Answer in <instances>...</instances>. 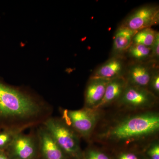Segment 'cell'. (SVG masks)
Wrapping results in <instances>:
<instances>
[{"mask_svg":"<svg viewBox=\"0 0 159 159\" xmlns=\"http://www.w3.org/2000/svg\"><path fill=\"white\" fill-rule=\"evenodd\" d=\"M127 65L125 57H111L94 71L90 78L111 80L124 77Z\"/></svg>","mask_w":159,"mask_h":159,"instance_id":"30bf717a","label":"cell"},{"mask_svg":"<svg viewBox=\"0 0 159 159\" xmlns=\"http://www.w3.org/2000/svg\"><path fill=\"white\" fill-rule=\"evenodd\" d=\"M0 159H11L5 151H0Z\"/></svg>","mask_w":159,"mask_h":159,"instance_id":"7402d4cb","label":"cell"},{"mask_svg":"<svg viewBox=\"0 0 159 159\" xmlns=\"http://www.w3.org/2000/svg\"><path fill=\"white\" fill-rule=\"evenodd\" d=\"M25 127H13L0 130V151H6L18 135L27 129Z\"/></svg>","mask_w":159,"mask_h":159,"instance_id":"9a60e30c","label":"cell"},{"mask_svg":"<svg viewBox=\"0 0 159 159\" xmlns=\"http://www.w3.org/2000/svg\"><path fill=\"white\" fill-rule=\"evenodd\" d=\"M158 33V31H155L152 28H147L140 30L134 35L133 43L151 48Z\"/></svg>","mask_w":159,"mask_h":159,"instance_id":"2e32d148","label":"cell"},{"mask_svg":"<svg viewBox=\"0 0 159 159\" xmlns=\"http://www.w3.org/2000/svg\"><path fill=\"white\" fill-rule=\"evenodd\" d=\"M137 32L119 26L114 35L111 57H125V53L133 43V39Z\"/></svg>","mask_w":159,"mask_h":159,"instance_id":"7c38bea8","label":"cell"},{"mask_svg":"<svg viewBox=\"0 0 159 159\" xmlns=\"http://www.w3.org/2000/svg\"><path fill=\"white\" fill-rule=\"evenodd\" d=\"M69 159H82L80 138L61 118L50 117L42 124Z\"/></svg>","mask_w":159,"mask_h":159,"instance_id":"3957f363","label":"cell"},{"mask_svg":"<svg viewBox=\"0 0 159 159\" xmlns=\"http://www.w3.org/2000/svg\"><path fill=\"white\" fill-rule=\"evenodd\" d=\"M110 80L90 78L84 93V107L94 108L101 102Z\"/></svg>","mask_w":159,"mask_h":159,"instance_id":"8fae6325","label":"cell"},{"mask_svg":"<svg viewBox=\"0 0 159 159\" xmlns=\"http://www.w3.org/2000/svg\"><path fill=\"white\" fill-rule=\"evenodd\" d=\"M159 24V7L148 5L140 6L131 12L119 26L138 31Z\"/></svg>","mask_w":159,"mask_h":159,"instance_id":"8992f818","label":"cell"},{"mask_svg":"<svg viewBox=\"0 0 159 159\" xmlns=\"http://www.w3.org/2000/svg\"><path fill=\"white\" fill-rule=\"evenodd\" d=\"M5 151L11 159H40L36 132L20 134Z\"/></svg>","mask_w":159,"mask_h":159,"instance_id":"52a82bcc","label":"cell"},{"mask_svg":"<svg viewBox=\"0 0 159 159\" xmlns=\"http://www.w3.org/2000/svg\"><path fill=\"white\" fill-rule=\"evenodd\" d=\"M126 85L127 82L124 77L111 80L107 86L102 101L94 109L102 110V109L116 103L122 96Z\"/></svg>","mask_w":159,"mask_h":159,"instance_id":"4fadbf2b","label":"cell"},{"mask_svg":"<svg viewBox=\"0 0 159 159\" xmlns=\"http://www.w3.org/2000/svg\"><path fill=\"white\" fill-rule=\"evenodd\" d=\"M158 99L148 89L127 84L116 103L118 107L125 110L145 111L152 109L157 103Z\"/></svg>","mask_w":159,"mask_h":159,"instance_id":"5b68a950","label":"cell"},{"mask_svg":"<svg viewBox=\"0 0 159 159\" xmlns=\"http://www.w3.org/2000/svg\"><path fill=\"white\" fill-rule=\"evenodd\" d=\"M148 90L150 91L157 97L159 95V66L155 68L152 74L148 86Z\"/></svg>","mask_w":159,"mask_h":159,"instance_id":"ffe728a7","label":"cell"},{"mask_svg":"<svg viewBox=\"0 0 159 159\" xmlns=\"http://www.w3.org/2000/svg\"><path fill=\"white\" fill-rule=\"evenodd\" d=\"M131 111L103 126L95 134V141L115 151L139 148L142 150L157 139L158 112L152 109Z\"/></svg>","mask_w":159,"mask_h":159,"instance_id":"6da1fadb","label":"cell"},{"mask_svg":"<svg viewBox=\"0 0 159 159\" xmlns=\"http://www.w3.org/2000/svg\"><path fill=\"white\" fill-rule=\"evenodd\" d=\"M115 151L113 156L114 159H146L141 149H126Z\"/></svg>","mask_w":159,"mask_h":159,"instance_id":"ac0fdd59","label":"cell"},{"mask_svg":"<svg viewBox=\"0 0 159 159\" xmlns=\"http://www.w3.org/2000/svg\"><path fill=\"white\" fill-rule=\"evenodd\" d=\"M151 48L143 45L133 43L125 54L132 62H146L149 61Z\"/></svg>","mask_w":159,"mask_h":159,"instance_id":"5bb4252c","label":"cell"},{"mask_svg":"<svg viewBox=\"0 0 159 159\" xmlns=\"http://www.w3.org/2000/svg\"><path fill=\"white\" fill-rule=\"evenodd\" d=\"M82 159H114L107 151L94 145H90L83 150Z\"/></svg>","mask_w":159,"mask_h":159,"instance_id":"e0dca14e","label":"cell"},{"mask_svg":"<svg viewBox=\"0 0 159 159\" xmlns=\"http://www.w3.org/2000/svg\"><path fill=\"white\" fill-rule=\"evenodd\" d=\"M159 64L151 61L127 63L125 77L127 84L148 89L154 69Z\"/></svg>","mask_w":159,"mask_h":159,"instance_id":"ba28073f","label":"cell"},{"mask_svg":"<svg viewBox=\"0 0 159 159\" xmlns=\"http://www.w3.org/2000/svg\"><path fill=\"white\" fill-rule=\"evenodd\" d=\"M51 113L44 101L0 80V130L39 126Z\"/></svg>","mask_w":159,"mask_h":159,"instance_id":"7a4b0ae2","label":"cell"},{"mask_svg":"<svg viewBox=\"0 0 159 159\" xmlns=\"http://www.w3.org/2000/svg\"><path fill=\"white\" fill-rule=\"evenodd\" d=\"M36 133L40 159H69L43 125H39Z\"/></svg>","mask_w":159,"mask_h":159,"instance_id":"9c48e42d","label":"cell"},{"mask_svg":"<svg viewBox=\"0 0 159 159\" xmlns=\"http://www.w3.org/2000/svg\"><path fill=\"white\" fill-rule=\"evenodd\" d=\"M150 48L151 54L149 61L159 64V33L157 34L155 40Z\"/></svg>","mask_w":159,"mask_h":159,"instance_id":"44dd1931","label":"cell"},{"mask_svg":"<svg viewBox=\"0 0 159 159\" xmlns=\"http://www.w3.org/2000/svg\"><path fill=\"white\" fill-rule=\"evenodd\" d=\"M142 151L146 159H159V142L157 138L145 145Z\"/></svg>","mask_w":159,"mask_h":159,"instance_id":"d6986e66","label":"cell"},{"mask_svg":"<svg viewBox=\"0 0 159 159\" xmlns=\"http://www.w3.org/2000/svg\"><path fill=\"white\" fill-rule=\"evenodd\" d=\"M62 119L79 136L88 142L90 140L102 116V110L83 108L77 110L64 109Z\"/></svg>","mask_w":159,"mask_h":159,"instance_id":"277c9868","label":"cell"}]
</instances>
